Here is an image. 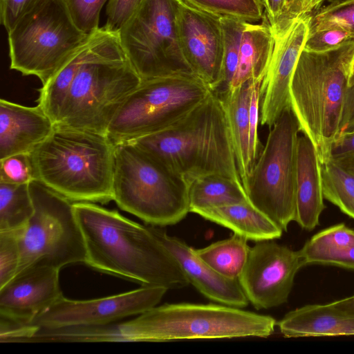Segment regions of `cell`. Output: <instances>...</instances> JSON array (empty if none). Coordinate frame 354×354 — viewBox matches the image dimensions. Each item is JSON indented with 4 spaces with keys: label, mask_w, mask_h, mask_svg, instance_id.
<instances>
[{
    "label": "cell",
    "mask_w": 354,
    "mask_h": 354,
    "mask_svg": "<svg viewBox=\"0 0 354 354\" xmlns=\"http://www.w3.org/2000/svg\"><path fill=\"white\" fill-rule=\"evenodd\" d=\"M266 9V18L273 28L277 26L283 15L286 0H262Z\"/></svg>",
    "instance_id": "44"
},
{
    "label": "cell",
    "mask_w": 354,
    "mask_h": 354,
    "mask_svg": "<svg viewBox=\"0 0 354 354\" xmlns=\"http://www.w3.org/2000/svg\"><path fill=\"white\" fill-rule=\"evenodd\" d=\"M353 129H354V86L346 89L339 134Z\"/></svg>",
    "instance_id": "43"
},
{
    "label": "cell",
    "mask_w": 354,
    "mask_h": 354,
    "mask_svg": "<svg viewBox=\"0 0 354 354\" xmlns=\"http://www.w3.org/2000/svg\"><path fill=\"white\" fill-rule=\"evenodd\" d=\"M182 2L143 0L118 30L121 44L142 80L194 75L178 37V15Z\"/></svg>",
    "instance_id": "12"
},
{
    "label": "cell",
    "mask_w": 354,
    "mask_h": 354,
    "mask_svg": "<svg viewBox=\"0 0 354 354\" xmlns=\"http://www.w3.org/2000/svg\"><path fill=\"white\" fill-rule=\"evenodd\" d=\"M212 91L193 74L142 80L113 119L106 136L116 144L162 131L186 115Z\"/></svg>",
    "instance_id": "10"
},
{
    "label": "cell",
    "mask_w": 354,
    "mask_h": 354,
    "mask_svg": "<svg viewBox=\"0 0 354 354\" xmlns=\"http://www.w3.org/2000/svg\"><path fill=\"white\" fill-rule=\"evenodd\" d=\"M304 266L299 250L274 240L257 241L250 248L239 281L254 308L270 309L287 302L295 277Z\"/></svg>",
    "instance_id": "14"
},
{
    "label": "cell",
    "mask_w": 354,
    "mask_h": 354,
    "mask_svg": "<svg viewBox=\"0 0 354 354\" xmlns=\"http://www.w3.org/2000/svg\"><path fill=\"white\" fill-rule=\"evenodd\" d=\"M354 245V230L339 223L314 234L299 250L304 266Z\"/></svg>",
    "instance_id": "30"
},
{
    "label": "cell",
    "mask_w": 354,
    "mask_h": 354,
    "mask_svg": "<svg viewBox=\"0 0 354 354\" xmlns=\"http://www.w3.org/2000/svg\"><path fill=\"white\" fill-rule=\"evenodd\" d=\"M310 15L279 23L272 28L274 46L260 86V124L271 128L290 108V85L310 31Z\"/></svg>",
    "instance_id": "16"
},
{
    "label": "cell",
    "mask_w": 354,
    "mask_h": 354,
    "mask_svg": "<svg viewBox=\"0 0 354 354\" xmlns=\"http://www.w3.org/2000/svg\"><path fill=\"white\" fill-rule=\"evenodd\" d=\"M33 212L29 183H0V232L24 227Z\"/></svg>",
    "instance_id": "29"
},
{
    "label": "cell",
    "mask_w": 354,
    "mask_h": 354,
    "mask_svg": "<svg viewBox=\"0 0 354 354\" xmlns=\"http://www.w3.org/2000/svg\"><path fill=\"white\" fill-rule=\"evenodd\" d=\"M0 183H29L35 180L30 155L15 154L0 159Z\"/></svg>",
    "instance_id": "35"
},
{
    "label": "cell",
    "mask_w": 354,
    "mask_h": 354,
    "mask_svg": "<svg viewBox=\"0 0 354 354\" xmlns=\"http://www.w3.org/2000/svg\"><path fill=\"white\" fill-rule=\"evenodd\" d=\"M41 0H0V21L10 31L19 20Z\"/></svg>",
    "instance_id": "39"
},
{
    "label": "cell",
    "mask_w": 354,
    "mask_h": 354,
    "mask_svg": "<svg viewBox=\"0 0 354 354\" xmlns=\"http://www.w3.org/2000/svg\"><path fill=\"white\" fill-rule=\"evenodd\" d=\"M353 41V37L344 30L328 29L310 32L304 49L311 52H326Z\"/></svg>",
    "instance_id": "36"
},
{
    "label": "cell",
    "mask_w": 354,
    "mask_h": 354,
    "mask_svg": "<svg viewBox=\"0 0 354 354\" xmlns=\"http://www.w3.org/2000/svg\"><path fill=\"white\" fill-rule=\"evenodd\" d=\"M143 0H109L106 14V26L111 29L119 30L132 17Z\"/></svg>",
    "instance_id": "38"
},
{
    "label": "cell",
    "mask_w": 354,
    "mask_h": 354,
    "mask_svg": "<svg viewBox=\"0 0 354 354\" xmlns=\"http://www.w3.org/2000/svg\"><path fill=\"white\" fill-rule=\"evenodd\" d=\"M141 81L121 44L118 30L106 25L100 27L91 35L56 124L106 135Z\"/></svg>",
    "instance_id": "2"
},
{
    "label": "cell",
    "mask_w": 354,
    "mask_h": 354,
    "mask_svg": "<svg viewBox=\"0 0 354 354\" xmlns=\"http://www.w3.org/2000/svg\"><path fill=\"white\" fill-rule=\"evenodd\" d=\"M224 32L221 82L215 91L225 93L250 81H262L274 46L273 30L268 21L255 24L221 17Z\"/></svg>",
    "instance_id": "15"
},
{
    "label": "cell",
    "mask_w": 354,
    "mask_h": 354,
    "mask_svg": "<svg viewBox=\"0 0 354 354\" xmlns=\"http://www.w3.org/2000/svg\"><path fill=\"white\" fill-rule=\"evenodd\" d=\"M354 154V129L340 133L330 147V156Z\"/></svg>",
    "instance_id": "42"
},
{
    "label": "cell",
    "mask_w": 354,
    "mask_h": 354,
    "mask_svg": "<svg viewBox=\"0 0 354 354\" xmlns=\"http://www.w3.org/2000/svg\"><path fill=\"white\" fill-rule=\"evenodd\" d=\"M340 1L343 0H286L285 11L279 23L312 15L328 4Z\"/></svg>",
    "instance_id": "40"
},
{
    "label": "cell",
    "mask_w": 354,
    "mask_h": 354,
    "mask_svg": "<svg viewBox=\"0 0 354 354\" xmlns=\"http://www.w3.org/2000/svg\"><path fill=\"white\" fill-rule=\"evenodd\" d=\"M175 258L189 283L207 299L218 304L237 308H245L249 301L239 279L225 277L203 260L194 248L181 239L170 236L156 226L150 227Z\"/></svg>",
    "instance_id": "19"
},
{
    "label": "cell",
    "mask_w": 354,
    "mask_h": 354,
    "mask_svg": "<svg viewBox=\"0 0 354 354\" xmlns=\"http://www.w3.org/2000/svg\"><path fill=\"white\" fill-rule=\"evenodd\" d=\"M59 269L32 266L0 288V316L27 323L62 295Z\"/></svg>",
    "instance_id": "18"
},
{
    "label": "cell",
    "mask_w": 354,
    "mask_h": 354,
    "mask_svg": "<svg viewBox=\"0 0 354 354\" xmlns=\"http://www.w3.org/2000/svg\"><path fill=\"white\" fill-rule=\"evenodd\" d=\"M320 162L310 139L299 136L297 150L296 212L295 221L311 231L319 224L324 203Z\"/></svg>",
    "instance_id": "21"
},
{
    "label": "cell",
    "mask_w": 354,
    "mask_h": 354,
    "mask_svg": "<svg viewBox=\"0 0 354 354\" xmlns=\"http://www.w3.org/2000/svg\"><path fill=\"white\" fill-rule=\"evenodd\" d=\"M90 36L76 26L66 0H41L8 32L10 68L43 84Z\"/></svg>",
    "instance_id": "8"
},
{
    "label": "cell",
    "mask_w": 354,
    "mask_h": 354,
    "mask_svg": "<svg viewBox=\"0 0 354 354\" xmlns=\"http://www.w3.org/2000/svg\"><path fill=\"white\" fill-rule=\"evenodd\" d=\"M310 32L342 29L354 39V0L330 3L310 15Z\"/></svg>",
    "instance_id": "32"
},
{
    "label": "cell",
    "mask_w": 354,
    "mask_h": 354,
    "mask_svg": "<svg viewBox=\"0 0 354 354\" xmlns=\"http://www.w3.org/2000/svg\"><path fill=\"white\" fill-rule=\"evenodd\" d=\"M196 214L256 242L279 239L283 232L250 201L211 207Z\"/></svg>",
    "instance_id": "23"
},
{
    "label": "cell",
    "mask_w": 354,
    "mask_h": 354,
    "mask_svg": "<svg viewBox=\"0 0 354 354\" xmlns=\"http://www.w3.org/2000/svg\"><path fill=\"white\" fill-rule=\"evenodd\" d=\"M244 187L249 201L283 231L296 212L297 120L286 110L270 128Z\"/></svg>",
    "instance_id": "11"
},
{
    "label": "cell",
    "mask_w": 354,
    "mask_h": 354,
    "mask_svg": "<svg viewBox=\"0 0 354 354\" xmlns=\"http://www.w3.org/2000/svg\"><path fill=\"white\" fill-rule=\"evenodd\" d=\"M178 30L183 56L192 73L216 91L221 82L224 58L221 17L183 1L178 15Z\"/></svg>",
    "instance_id": "17"
},
{
    "label": "cell",
    "mask_w": 354,
    "mask_h": 354,
    "mask_svg": "<svg viewBox=\"0 0 354 354\" xmlns=\"http://www.w3.org/2000/svg\"><path fill=\"white\" fill-rule=\"evenodd\" d=\"M86 245L85 263L142 286L178 289L189 282L150 227L93 203H74Z\"/></svg>",
    "instance_id": "1"
},
{
    "label": "cell",
    "mask_w": 354,
    "mask_h": 354,
    "mask_svg": "<svg viewBox=\"0 0 354 354\" xmlns=\"http://www.w3.org/2000/svg\"><path fill=\"white\" fill-rule=\"evenodd\" d=\"M29 188L34 212L26 226L18 230L17 273L32 266L60 270L71 263H84L86 245L74 203L36 180L29 183Z\"/></svg>",
    "instance_id": "9"
},
{
    "label": "cell",
    "mask_w": 354,
    "mask_h": 354,
    "mask_svg": "<svg viewBox=\"0 0 354 354\" xmlns=\"http://www.w3.org/2000/svg\"><path fill=\"white\" fill-rule=\"evenodd\" d=\"M201 10L218 17H232L248 22L263 18L262 0H183Z\"/></svg>",
    "instance_id": "31"
},
{
    "label": "cell",
    "mask_w": 354,
    "mask_h": 354,
    "mask_svg": "<svg viewBox=\"0 0 354 354\" xmlns=\"http://www.w3.org/2000/svg\"><path fill=\"white\" fill-rule=\"evenodd\" d=\"M167 290L160 286H142L118 295L89 300L69 299L62 295L25 324L37 330L113 324L156 306Z\"/></svg>",
    "instance_id": "13"
},
{
    "label": "cell",
    "mask_w": 354,
    "mask_h": 354,
    "mask_svg": "<svg viewBox=\"0 0 354 354\" xmlns=\"http://www.w3.org/2000/svg\"><path fill=\"white\" fill-rule=\"evenodd\" d=\"M277 326L288 338L354 335V319L332 302L296 308L286 313Z\"/></svg>",
    "instance_id": "22"
},
{
    "label": "cell",
    "mask_w": 354,
    "mask_h": 354,
    "mask_svg": "<svg viewBox=\"0 0 354 354\" xmlns=\"http://www.w3.org/2000/svg\"><path fill=\"white\" fill-rule=\"evenodd\" d=\"M320 167L324 198L354 219V155L330 156Z\"/></svg>",
    "instance_id": "25"
},
{
    "label": "cell",
    "mask_w": 354,
    "mask_h": 354,
    "mask_svg": "<svg viewBox=\"0 0 354 354\" xmlns=\"http://www.w3.org/2000/svg\"><path fill=\"white\" fill-rule=\"evenodd\" d=\"M113 144L89 131L55 124L30 155L34 178L73 203L113 201Z\"/></svg>",
    "instance_id": "3"
},
{
    "label": "cell",
    "mask_w": 354,
    "mask_h": 354,
    "mask_svg": "<svg viewBox=\"0 0 354 354\" xmlns=\"http://www.w3.org/2000/svg\"><path fill=\"white\" fill-rule=\"evenodd\" d=\"M354 270V245L322 258L317 263Z\"/></svg>",
    "instance_id": "41"
},
{
    "label": "cell",
    "mask_w": 354,
    "mask_h": 354,
    "mask_svg": "<svg viewBox=\"0 0 354 354\" xmlns=\"http://www.w3.org/2000/svg\"><path fill=\"white\" fill-rule=\"evenodd\" d=\"M332 303L335 307L354 319V295Z\"/></svg>",
    "instance_id": "45"
},
{
    "label": "cell",
    "mask_w": 354,
    "mask_h": 354,
    "mask_svg": "<svg viewBox=\"0 0 354 354\" xmlns=\"http://www.w3.org/2000/svg\"><path fill=\"white\" fill-rule=\"evenodd\" d=\"M90 38L39 89L37 105L55 124L59 120L72 84L88 46Z\"/></svg>",
    "instance_id": "27"
},
{
    "label": "cell",
    "mask_w": 354,
    "mask_h": 354,
    "mask_svg": "<svg viewBox=\"0 0 354 354\" xmlns=\"http://www.w3.org/2000/svg\"><path fill=\"white\" fill-rule=\"evenodd\" d=\"M261 82L262 81H254L250 100L249 156L252 168L263 147L258 134V122L260 120V86Z\"/></svg>",
    "instance_id": "37"
},
{
    "label": "cell",
    "mask_w": 354,
    "mask_h": 354,
    "mask_svg": "<svg viewBox=\"0 0 354 354\" xmlns=\"http://www.w3.org/2000/svg\"><path fill=\"white\" fill-rule=\"evenodd\" d=\"M248 241L234 233L227 239L194 250L201 260L221 275L239 279L250 250Z\"/></svg>",
    "instance_id": "28"
},
{
    "label": "cell",
    "mask_w": 354,
    "mask_h": 354,
    "mask_svg": "<svg viewBox=\"0 0 354 354\" xmlns=\"http://www.w3.org/2000/svg\"><path fill=\"white\" fill-rule=\"evenodd\" d=\"M354 41L326 52L302 51L290 85L291 111L319 162L339 134Z\"/></svg>",
    "instance_id": "6"
},
{
    "label": "cell",
    "mask_w": 354,
    "mask_h": 354,
    "mask_svg": "<svg viewBox=\"0 0 354 354\" xmlns=\"http://www.w3.org/2000/svg\"><path fill=\"white\" fill-rule=\"evenodd\" d=\"M276 326L271 316L221 304H165L106 325L101 336L111 342L268 337Z\"/></svg>",
    "instance_id": "4"
},
{
    "label": "cell",
    "mask_w": 354,
    "mask_h": 354,
    "mask_svg": "<svg viewBox=\"0 0 354 354\" xmlns=\"http://www.w3.org/2000/svg\"><path fill=\"white\" fill-rule=\"evenodd\" d=\"M245 201L249 200L243 185L226 176L211 174L189 181V212Z\"/></svg>",
    "instance_id": "26"
},
{
    "label": "cell",
    "mask_w": 354,
    "mask_h": 354,
    "mask_svg": "<svg viewBox=\"0 0 354 354\" xmlns=\"http://www.w3.org/2000/svg\"><path fill=\"white\" fill-rule=\"evenodd\" d=\"M55 123L37 104L27 106L0 100V159L30 154L51 133Z\"/></svg>",
    "instance_id": "20"
},
{
    "label": "cell",
    "mask_w": 354,
    "mask_h": 354,
    "mask_svg": "<svg viewBox=\"0 0 354 354\" xmlns=\"http://www.w3.org/2000/svg\"><path fill=\"white\" fill-rule=\"evenodd\" d=\"M18 230L0 232V288L18 271L20 261Z\"/></svg>",
    "instance_id": "34"
},
{
    "label": "cell",
    "mask_w": 354,
    "mask_h": 354,
    "mask_svg": "<svg viewBox=\"0 0 354 354\" xmlns=\"http://www.w3.org/2000/svg\"><path fill=\"white\" fill-rule=\"evenodd\" d=\"M71 18L84 33L91 35L99 27L102 7L109 0H66Z\"/></svg>",
    "instance_id": "33"
},
{
    "label": "cell",
    "mask_w": 354,
    "mask_h": 354,
    "mask_svg": "<svg viewBox=\"0 0 354 354\" xmlns=\"http://www.w3.org/2000/svg\"><path fill=\"white\" fill-rule=\"evenodd\" d=\"M250 80L218 94L227 115L238 171L245 187L252 166L249 156V108L252 84Z\"/></svg>",
    "instance_id": "24"
},
{
    "label": "cell",
    "mask_w": 354,
    "mask_h": 354,
    "mask_svg": "<svg viewBox=\"0 0 354 354\" xmlns=\"http://www.w3.org/2000/svg\"><path fill=\"white\" fill-rule=\"evenodd\" d=\"M188 181L217 174L241 183L223 102L212 91L171 126L131 140Z\"/></svg>",
    "instance_id": "5"
},
{
    "label": "cell",
    "mask_w": 354,
    "mask_h": 354,
    "mask_svg": "<svg viewBox=\"0 0 354 354\" xmlns=\"http://www.w3.org/2000/svg\"><path fill=\"white\" fill-rule=\"evenodd\" d=\"M113 201L153 226L172 225L189 212V181L131 141L115 144Z\"/></svg>",
    "instance_id": "7"
},
{
    "label": "cell",
    "mask_w": 354,
    "mask_h": 354,
    "mask_svg": "<svg viewBox=\"0 0 354 354\" xmlns=\"http://www.w3.org/2000/svg\"><path fill=\"white\" fill-rule=\"evenodd\" d=\"M346 80L348 88L354 86V53L347 67Z\"/></svg>",
    "instance_id": "46"
}]
</instances>
